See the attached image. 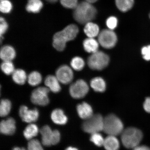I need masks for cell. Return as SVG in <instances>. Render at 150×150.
Wrapping results in <instances>:
<instances>
[{
	"instance_id": "60d3db41",
	"label": "cell",
	"mask_w": 150,
	"mask_h": 150,
	"mask_svg": "<svg viewBox=\"0 0 150 150\" xmlns=\"http://www.w3.org/2000/svg\"><path fill=\"white\" fill-rule=\"evenodd\" d=\"M85 1L88 2L89 3L93 4L96 2L98 0H85Z\"/></svg>"
},
{
	"instance_id": "ffe728a7",
	"label": "cell",
	"mask_w": 150,
	"mask_h": 150,
	"mask_svg": "<svg viewBox=\"0 0 150 150\" xmlns=\"http://www.w3.org/2000/svg\"><path fill=\"white\" fill-rule=\"evenodd\" d=\"M103 146L106 150H118L120 148L119 141L116 136L108 135L105 139Z\"/></svg>"
},
{
	"instance_id": "f546056e",
	"label": "cell",
	"mask_w": 150,
	"mask_h": 150,
	"mask_svg": "<svg viewBox=\"0 0 150 150\" xmlns=\"http://www.w3.org/2000/svg\"><path fill=\"white\" fill-rule=\"evenodd\" d=\"M90 140L96 145L98 147H101L103 146L105 139L103 138L102 134L99 132H98L91 134Z\"/></svg>"
},
{
	"instance_id": "9a60e30c",
	"label": "cell",
	"mask_w": 150,
	"mask_h": 150,
	"mask_svg": "<svg viewBox=\"0 0 150 150\" xmlns=\"http://www.w3.org/2000/svg\"><path fill=\"white\" fill-rule=\"evenodd\" d=\"M60 82L56 76L49 75L45 79V83L50 91L56 93L61 91V88Z\"/></svg>"
},
{
	"instance_id": "4316f807",
	"label": "cell",
	"mask_w": 150,
	"mask_h": 150,
	"mask_svg": "<svg viewBox=\"0 0 150 150\" xmlns=\"http://www.w3.org/2000/svg\"><path fill=\"white\" fill-rule=\"evenodd\" d=\"M11 103L8 99H3L1 100L0 105V115L1 117L7 116L10 112Z\"/></svg>"
},
{
	"instance_id": "5b68a950",
	"label": "cell",
	"mask_w": 150,
	"mask_h": 150,
	"mask_svg": "<svg viewBox=\"0 0 150 150\" xmlns=\"http://www.w3.org/2000/svg\"><path fill=\"white\" fill-rule=\"evenodd\" d=\"M104 118L100 114H96L85 120L82 125V129L91 134L103 131Z\"/></svg>"
},
{
	"instance_id": "d6986e66",
	"label": "cell",
	"mask_w": 150,
	"mask_h": 150,
	"mask_svg": "<svg viewBox=\"0 0 150 150\" xmlns=\"http://www.w3.org/2000/svg\"><path fill=\"white\" fill-rule=\"evenodd\" d=\"M84 32L88 37L92 38L98 36L100 32L98 25L91 22L85 24Z\"/></svg>"
},
{
	"instance_id": "484cf974",
	"label": "cell",
	"mask_w": 150,
	"mask_h": 150,
	"mask_svg": "<svg viewBox=\"0 0 150 150\" xmlns=\"http://www.w3.org/2000/svg\"><path fill=\"white\" fill-rule=\"evenodd\" d=\"M28 80L30 85L36 86L42 82V77L40 73L37 71H33L30 73L28 76Z\"/></svg>"
},
{
	"instance_id": "d590c367",
	"label": "cell",
	"mask_w": 150,
	"mask_h": 150,
	"mask_svg": "<svg viewBox=\"0 0 150 150\" xmlns=\"http://www.w3.org/2000/svg\"><path fill=\"white\" fill-rule=\"evenodd\" d=\"M141 53L143 59L146 61H150V45L142 48Z\"/></svg>"
},
{
	"instance_id": "e0dca14e",
	"label": "cell",
	"mask_w": 150,
	"mask_h": 150,
	"mask_svg": "<svg viewBox=\"0 0 150 150\" xmlns=\"http://www.w3.org/2000/svg\"><path fill=\"white\" fill-rule=\"evenodd\" d=\"M51 117L52 121L58 125H64L68 120L63 110L60 109H56L53 110L51 113Z\"/></svg>"
},
{
	"instance_id": "9c48e42d",
	"label": "cell",
	"mask_w": 150,
	"mask_h": 150,
	"mask_svg": "<svg viewBox=\"0 0 150 150\" xmlns=\"http://www.w3.org/2000/svg\"><path fill=\"white\" fill-rule=\"evenodd\" d=\"M89 91L88 85L84 80L79 79L72 83L69 88L71 96L75 99L83 98Z\"/></svg>"
},
{
	"instance_id": "3957f363",
	"label": "cell",
	"mask_w": 150,
	"mask_h": 150,
	"mask_svg": "<svg viewBox=\"0 0 150 150\" xmlns=\"http://www.w3.org/2000/svg\"><path fill=\"white\" fill-rule=\"evenodd\" d=\"M142 131L134 127H129L124 130L121 134L122 143L128 149H134L139 146L143 138Z\"/></svg>"
},
{
	"instance_id": "f1b7e54d",
	"label": "cell",
	"mask_w": 150,
	"mask_h": 150,
	"mask_svg": "<svg viewBox=\"0 0 150 150\" xmlns=\"http://www.w3.org/2000/svg\"><path fill=\"white\" fill-rule=\"evenodd\" d=\"M1 69L3 72L7 75L12 74L15 71L14 66L11 61H3L1 64Z\"/></svg>"
},
{
	"instance_id": "f35d334b",
	"label": "cell",
	"mask_w": 150,
	"mask_h": 150,
	"mask_svg": "<svg viewBox=\"0 0 150 150\" xmlns=\"http://www.w3.org/2000/svg\"><path fill=\"white\" fill-rule=\"evenodd\" d=\"M134 150H150V148L146 146H138L134 148Z\"/></svg>"
},
{
	"instance_id": "836d02e7",
	"label": "cell",
	"mask_w": 150,
	"mask_h": 150,
	"mask_svg": "<svg viewBox=\"0 0 150 150\" xmlns=\"http://www.w3.org/2000/svg\"><path fill=\"white\" fill-rule=\"evenodd\" d=\"M118 23V20L115 16H110L106 21V24L109 29L113 30L117 28Z\"/></svg>"
},
{
	"instance_id": "e575fe53",
	"label": "cell",
	"mask_w": 150,
	"mask_h": 150,
	"mask_svg": "<svg viewBox=\"0 0 150 150\" xmlns=\"http://www.w3.org/2000/svg\"><path fill=\"white\" fill-rule=\"evenodd\" d=\"M0 35H1V42L3 39V35L6 32L8 28V24L5 21V19L2 17L0 18Z\"/></svg>"
},
{
	"instance_id": "8992f818",
	"label": "cell",
	"mask_w": 150,
	"mask_h": 150,
	"mask_svg": "<svg viewBox=\"0 0 150 150\" xmlns=\"http://www.w3.org/2000/svg\"><path fill=\"white\" fill-rule=\"evenodd\" d=\"M110 62L108 56L102 51H97L88 58V65L93 70H101L108 66Z\"/></svg>"
},
{
	"instance_id": "74e56055",
	"label": "cell",
	"mask_w": 150,
	"mask_h": 150,
	"mask_svg": "<svg viewBox=\"0 0 150 150\" xmlns=\"http://www.w3.org/2000/svg\"><path fill=\"white\" fill-rule=\"evenodd\" d=\"M143 107L145 111L150 113V97L146 98L144 103Z\"/></svg>"
},
{
	"instance_id": "4dcf8cb0",
	"label": "cell",
	"mask_w": 150,
	"mask_h": 150,
	"mask_svg": "<svg viewBox=\"0 0 150 150\" xmlns=\"http://www.w3.org/2000/svg\"><path fill=\"white\" fill-rule=\"evenodd\" d=\"M12 9V5L8 0H1L0 10L4 13H9Z\"/></svg>"
},
{
	"instance_id": "7402d4cb",
	"label": "cell",
	"mask_w": 150,
	"mask_h": 150,
	"mask_svg": "<svg viewBox=\"0 0 150 150\" xmlns=\"http://www.w3.org/2000/svg\"><path fill=\"white\" fill-rule=\"evenodd\" d=\"M43 3L41 0H28L26 9L30 13H39L42 8Z\"/></svg>"
},
{
	"instance_id": "30bf717a",
	"label": "cell",
	"mask_w": 150,
	"mask_h": 150,
	"mask_svg": "<svg viewBox=\"0 0 150 150\" xmlns=\"http://www.w3.org/2000/svg\"><path fill=\"white\" fill-rule=\"evenodd\" d=\"M56 76L60 83L67 84L72 81L74 73L70 67L64 65L59 67L56 71Z\"/></svg>"
},
{
	"instance_id": "2e32d148",
	"label": "cell",
	"mask_w": 150,
	"mask_h": 150,
	"mask_svg": "<svg viewBox=\"0 0 150 150\" xmlns=\"http://www.w3.org/2000/svg\"><path fill=\"white\" fill-rule=\"evenodd\" d=\"M16 55V50L12 46L7 45L1 49L0 56L3 61H11L15 59Z\"/></svg>"
},
{
	"instance_id": "44dd1931",
	"label": "cell",
	"mask_w": 150,
	"mask_h": 150,
	"mask_svg": "<svg viewBox=\"0 0 150 150\" xmlns=\"http://www.w3.org/2000/svg\"><path fill=\"white\" fill-rule=\"evenodd\" d=\"M90 85L94 91L97 92H104L106 89L105 82L103 78L99 77L92 79Z\"/></svg>"
},
{
	"instance_id": "277c9868",
	"label": "cell",
	"mask_w": 150,
	"mask_h": 150,
	"mask_svg": "<svg viewBox=\"0 0 150 150\" xmlns=\"http://www.w3.org/2000/svg\"><path fill=\"white\" fill-rule=\"evenodd\" d=\"M123 128L120 119L114 114H109L104 118L103 131L108 135L116 136L121 134Z\"/></svg>"
},
{
	"instance_id": "6da1fadb",
	"label": "cell",
	"mask_w": 150,
	"mask_h": 150,
	"mask_svg": "<svg viewBox=\"0 0 150 150\" xmlns=\"http://www.w3.org/2000/svg\"><path fill=\"white\" fill-rule=\"evenodd\" d=\"M79 32L78 26L74 24H71L62 30L56 33L53 38L52 45L58 51H63L66 47L67 42L74 40Z\"/></svg>"
},
{
	"instance_id": "ac0fdd59",
	"label": "cell",
	"mask_w": 150,
	"mask_h": 150,
	"mask_svg": "<svg viewBox=\"0 0 150 150\" xmlns=\"http://www.w3.org/2000/svg\"><path fill=\"white\" fill-rule=\"evenodd\" d=\"M99 43L94 38H88L83 41V45L84 50L88 53L93 54L98 51Z\"/></svg>"
},
{
	"instance_id": "5bb4252c",
	"label": "cell",
	"mask_w": 150,
	"mask_h": 150,
	"mask_svg": "<svg viewBox=\"0 0 150 150\" xmlns=\"http://www.w3.org/2000/svg\"><path fill=\"white\" fill-rule=\"evenodd\" d=\"M42 135V142L43 145L46 146L52 145L53 137V131L48 125L43 126L40 130Z\"/></svg>"
},
{
	"instance_id": "ba28073f",
	"label": "cell",
	"mask_w": 150,
	"mask_h": 150,
	"mask_svg": "<svg viewBox=\"0 0 150 150\" xmlns=\"http://www.w3.org/2000/svg\"><path fill=\"white\" fill-rule=\"evenodd\" d=\"M50 89L48 88L39 87L32 93L31 99L33 104L41 106H45L50 102L48 94Z\"/></svg>"
},
{
	"instance_id": "d4e9b609",
	"label": "cell",
	"mask_w": 150,
	"mask_h": 150,
	"mask_svg": "<svg viewBox=\"0 0 150 150\" xmlns=\"http://www.w3.org/2000/svg\"><path fill=\"white\" fill-rule=\"evenodd\" d=\"M38 132L39 129L37 125L34 124H30L25 127L23 131V135L26 139L30 140L36 136Z\"/></svg>"
},
{
	"instance_id": "7a4b0ae2",
	"label": "cell",
	"mask_w": 150,
	"mask_h": 150,
	"mask_svg": "<svg viewBox=\"0 0 150 150\" xmlns=\"http://www.w3.org/2000/svg\"><path fill=\"white\" fill-rule=\"evenodd\" d=\"M97 10L92 4L86 1L79 3L74 9L73 16L78 23L86 24L96 17Z\"/></svg>"
},
{
	"instance_id": "603a6c76",
	"label": "cell",
	"mask_w": 150,
	"mask_h": 150,
	"mask_svg": "<svg viewBox=\"0 0 150 150\" xmlns=\"http://www.w3.org/2000/svg\"><path fill=\"white\" fill-rule=\"evenodd\" d=\"M12 79L16 84L23 85L27 79V76L25 71L21 69L15 70L13 73Z\"/></svg>"
},
{
	"instance_id": "4fadbf2b",
	"label": "cell",
	"mask_w": 150,
	"mask_h": 150,
	"mask_svg": "<svg viewBox=\"0 0 150 150\" xmlns=\"http://www.w3.org/2000/svg\"><path fill=\"white\" fill-rule=\"evenodd\" d=\"M76 109L79 116L83 120L88 119L93 115L92 108L87 103L83 102L78 104Z\"/></svg>"
},
{
	"instance_id": "d6a6232c",
	"label": "cell",
	"mask_w": 150,
	"mask_h": 150,
	"mask_svg": "<svg viewBox=\"0 0 150 150\" xmlns=\"http://www.w3.org/2000/svg\"><path fill=\"white\" fill-rule=\"evenodd\" d=\"M63 6L67 8L74 9L78 4V0H60Z\"/></svg>"
},
{
	"instance_id": "83f0119b",
	"label": "cell",
	"mask_w": 150,
	"mask_h": 150,
	"mask_svg": "<svg viewBox=\"0 0 150 150\" xmlns=\"http://www.w3.org/2000/svg\"><path fill=\"white\" fill-rule=\"evenodd\" d=\"M71 65L74 70L80 71L82 70L85 65V62L82 58L76 56L73 58L71 62Z\"/></svg>"
},
{
	"instance_id": "ab89813d",
	"label": "cell",
	"mask_w": 150,
	"mask_h": 150,
	"mask_svg": "<svg viewBox=\"0 0 150 150\" xmlns=\"http://www.w3.org/2000/svg\"><path fill=\"white\" fill-rule=\"evenodd\" d=\"M12 150H27L24 148H20L18 147H15Z\"/></svg>"
},
{
	"instance_id": "cb8c5ba5",
	"label": "cell",
	"mask_w": 150,
	"mask_h": 150,
	"mask_svg": "<svg viewBox=\"0 0 150 150\" xmlns=\"http://www.w3.org/2000/svg\"><path fill=\"white\" fill-rule=\"evenodd\" d=\"M115 2L116 6L120 11L126 12L132 8L134 0H115Z\"/></svg>"
},
{
	"instance_id": "ee69618b",
	"label": "cell",
	"mask_w": 150,
	"mask_h": 150,
	"mask_svg": "<svg viewBox=\"0 0 150 150\" xmlns=\"http://www.w3.org/2000/svg\"><path fill=\"white\" fill-rule=\"evenodd\" d=\"M149 17L150 19V14H149Z\"/></svg>"
},
{
	"instance_id": "8d00e7d4",
	"label": "cell",
	"mask_w": 150,
	"mask_h": 150,
	"mask_svg": "<svg viewBox=\"0 0 150 150\" xmlns=\"http://www.w3.org/2000/svg\"><path fill=\"white\" fill-rule=\"evenodd\" d=\"M61 135L59 131L57 130H53V137L52 145H55L59 143Z\"/></svg>"
},
{
	"instance_id": "b9f144b4",
	"label": "cell",
	"mask_w": 150,
	"mask_h": 150,
	"mask_svg": "<svg viewBox=\"0 0 150 150\" xmlns=\"http://www.w3.org/2000/svg\"><path fill=\"white\" fill-rule=\"evenodd\" d=\"M65 150H78V149L76 148L69 147H67Z\"/></svg>"
},
{
	"instance_id": "8fae6325",
	"label": "cell",
	"mask_w": 150,
	"mask_h": 150,
	"mask_svg": "<svg viewBox=\"0 0 150 150\" xmlns=\"http://www.w3.org/2000/svg\"><path fill=\"white\" fill-rule=\"evenodd\" d=\"M19 112L22 120L26 123H31L36 121L39 117V112L37 109L30 110L24 105L20 107Z\"/></svg>"
},
{
	"instance_id": "7bdbcfd3",
	"label": "cell",
	"mask_w": 150,
	"mask_h": 150,
	"mask_svg": "<svg viewBox=\"0 0 150 150\" xmlns=\"http://www.w3.org/2000/svg\"><path fill=\"white\" fill-rule=\"evenodd\" d=\"M47 1L51 3H54L56 2L58 0H46Z\"/></svg>"
},
{
	"instance_id": "7c38bea8",
	"label": "cell",
	"mask_w": 150,
	"mask_h": 150,
	"mask_svg": "<svg viewBox=\"0 0 150 150\" xmlns=\"http://www.w3.org/2000/svg\"><path fill=\"white\" fill-rule=\"evenodd\" d=\"M16 130V121L13 118L9 117L1 122L0 131L1 134L11 135L14 134Z\"/></svg>"
},
{
	"instance_id": "52a82bcc",
	"label": "cell",
	"mask_w": 150,
	"mask_h": 150,
	"mask_svg": "<svg viewBox=\"0 0 150 150\" xmlns=\"http://www.w3.org/2000/svg\"><path fill=\"white\" fill-rule=\"evenodd\" d=\"M99 44L103 48L111 49L115 46L117 42V37L115 32L110 29L102 30L98 35Z\"/></svg>"
},
{
	"instance_id": "1f68e13d",
	"label": "cell",
	"mask_w": 150,
	"mask_h": 150,
	"mask_svg": "<svg viewBox=\"0 0 150 150\" xmlns=\"http://www.w3.org/2000/svg\"><path fill=\"white\" fill-rule=\"evenodd\" d=\"M28 150H44V149L38 140L32 139L28 142Z\"/></svg>"
}]
</instances>
